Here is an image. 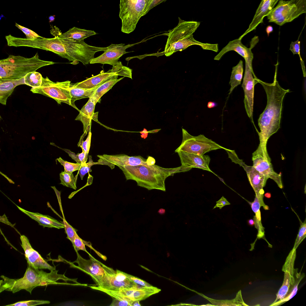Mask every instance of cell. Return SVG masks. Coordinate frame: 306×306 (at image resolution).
Wrapping results in <instances>:
<instances>
[{"instance_id": "9a60e30c", "label": "cell", "mask_w": 306, "mask_h": 306, "mask_svg": "<svg viewBox=\"0 0 306 306\" xmlns=\"http://www.w3.org/2000/svg\"><path fill=\"white\" fill-rule=\"evenodd\" d=\"M258 78L255 75L253 69L245 63V70L242 87L244 95V103L248 117L254 124L253 120L254 86L257 82Z\"/></svg>"}, {"instance_id": "11a10c76", "label": "cell", "mask_w": 306, "mask_h": 306, "mask_svg": "<svg viewBox=\"0 0 306 306\" xmlns=\"http://www.w3.org/2000/svg\"><path fill=\"white\" fill-rule=\"evenodd\" d=\"M158 212L160 215H163L165 213V209L163 208L160 209L158 211Z\"/></svg>"}, {"instance_id": "2e32d148", "label": "cell", "mask_w": 306, "mask_h": 306, "mask_svg": "<svg viewBox=\"0 0 306 306\" xmlns=\"http://www.w3.org/2000/svg\"><path fill=\"white\" fill-rule=\"evenodd\" d=\"M134 44H111L108 46V48L104 51V53L99 56L94 58L89 62L91 64L100 63L108 64L113 66L117 64L119 60L123 55L128 53L126 51L128 48L134 46Z\"/></svg>"}, {"instance_id": "277c9868", "label": "cell", "mask_w": 306, "mask_h": 306, "mask_svg": "<svg viewBox=\"0 0 306 306\" xmlns=\"http://www.w3.org/2000/svg\"><path fill=\"white\" fill-rule=\"evenodd\" d=\"M178 18L177 25L168 30V37L163 52L166 56H170L176 52L182 51L193 45H199L204 50L218 51V44L203 43L194 38L193 34L200 25V22L186 21L179 17Z\"/></svg>"}, {"instance_id": "d6a6232c", "label": "cell", "mask_w": 306, "mask_h": 306, "mask_svg": "<svg viewBox=\"0 0 306 306\" xmlns=\"http://www.w3.org/2000/svg\"><path fill=\"white\" fill-rule=\"evenodd\" d=\"M108 71L114 73L117 76L127 77L132 79V70L128 67L123 66L120 61H119L117 64L113 66L112 68L109 70Z\"/></svg>"}, {"instance_id": "f5cc1de1", "label": "cell", "mask_w": 306, "mask_h": 306, "mask_svg": "<svg viewBox=\"0 0 306 306\" xmlns=\"http://www.w3.org/2000/svg\"><path fill=\"white\" fill-rule=\"evenodd\" d=\"M140 301H135L133 302L131 306H140L141 305L140 304Z\"/></svg>"}, {"instance_id": "5b68a950", "label": "cell", "mask_w": 306, "mask_h": 306, "mask_svg": "<svg viewBox=\"0 0 306 306\" xmlns=\"http://www.w3.org/2000/svg\"><path fill=\"white\" fill-rule=\"evenodd\" d=\"M55 63L41 59L37 53L30 58L10 55L0 60V79H19L40 68Z\"/></svg>"}, {"instance_id": "8fae6325", "label": "cell", "mask_w": 306, "mask_h": 306, "mask_svg": "<svg viewBox=\"0 0 306 306\" xmlns=\"http://www.w3.org/2000/svg\"><path fill=\"white\" fill-rule=\"evenodd\" d=\"M267 143L260 141L258 148L252 154L253 166L268 179H273L279 187L282 188L281 174H278L273 169L270 158L267 151Z\"/></svg>"}, {"instance_id": "db71d44e", "label": "cell", "mask_w": 306, "mask_h": 306, "mask_svg": "<svg viewBox=\"0 0 306 306\" xmlns=\"http://www.w3.org/2000/svg\"><path fill=\"white\" fill-rule=\"evenodd\" d=\"M248 224L251 226H253L254 225V221L253 219H250L247 221Z\"/></svg>"}, {"instance_id": "ee69618b", "label": "cell", "mask_w": 306, "mask_h": 306, "mask_svg": "<svg viewBox=\"0 0 306 306\" xmlns=\"http://www.w3.org/2000/svg\"><path fill=\"white\" fill-rule=\"evenodd\" d=\"M127 276L128 278L131 281L138 284L146 287H150L152 286L151 284H150L147 282L138 278L127 273Z\"/></svg>"}, {"instance_id": "1f68e13d", "label": "cell", "mask_w": 306, "mask_h": 306, "mask_svg": "<svg viewBox=\"0 0 306 306\" xmlns=\"http://www.w3.org/2000/svg\"><path fill=\"white\" fill-rule=\"evenodd\" d=\"M42 78L39 73L35 71L30 72L24 77L25 84L32 88L40 86L42 84Z\"/></svg>"}, {"instance_id": "603a6c76", "label": "cell", "mask_w": 306, "mask_h": 306, "mask_svg": "<svg viewBox=\"0 0 306 306\" xmlns=\"http://www.w3.org/2000/svg\"><path fill=\"white\" fill-rule=\"evenodd\" d=\"M96 104L92 98H89L88 101L82 107L75 119V120L82 122L83 125L84 134L85 135L91 129L92 120H97L98 114H96L98 112L94 113Z\"/></svg>"}, {"instance_id": "4dcf8cb0", "label": "cell", "mask_w": 306, "mask_h": 306, "mask_svg": "<svg viewBox=\"0 0 306 306\" xmlns=\"http://www.w3.org/2000/svg\"><path fill=\"white\" fill-rule=\"evenodd\" d=\"M243 73V62L242 60H240L237 65L232 68L229 82L230 88L229 95L232 93L235 87L241 84Z\"/></svg>"}, {"instance_id": "e575fe53", "label": "cell", "mask_w": 306, "mask_h": 306, "mask_svg": "<svg viewBox=\"0 0 306 306\" xmlns=\"http://www.w3.org/2000/svg\"><path fill=\"white\" fill-rule=\"evenodd\" d=\"M56 160H57L63 166L64 172L66 173H72L75 171L79 170L82 166V164L77 163H74L65 161L60 157L56 159Z\"/></svg>"}, {"instance_id": "cb8c5ba5", "label": "cell", "mask_w": 306, "mask_h": 306, "mask_svg": "<svg viewBox=\"0 0 306 306\" xmlns=\"http://www.w3.org/2000/svg\"><path fill=\"white\" fill-rule=\"evenodd\" d=\"M18 208L31 219L37 222L44 227L55 228L58 229L64 228V225L61 222L48 215H44L38 212L27 211L17 206Z\"/></svg>"}, {"instance_id": "b9f144b4", "label": "cell", "mask_w": 306, "mask_h": 306, "mask_svg": "<svg viewBox=\"0 0 306 306\" xmlns=\"http://www.w3.org/2000/svg\"><path fill=\"white\" fill-rule=\"evenodd\" d=\"M298 39L295 42H292L290 44V50L291 51L293 54H298L300 58L301 64L302 67L304 66V61L302 60L300 54V42L299 41V37Z\"/></svg>"}, {"instance_id": "484cf974", "label": "cell", "mask_w": 306, "mask_h": 306, "mask_svg": "<svg viewBox=\"0 0 306 306\" xmlns=\"http://www.w3.org/2000/svg\"><path fill=\"white\" fill-rule=\"evenodd\" d=\"M25 84L24 78L17 80L0 79V103L6 105L8 98L17 86Z\"/></svg>"}, {"instance_id": "d4e9b609", "label": "cell", "mask_w": 306, "mask_h": 306, "mask_svg": "<svg viewBox=\"0 0 306 306\" xmlns=\"http://www.w3.org/2000/svg\"><path fill=\"white\" fill-rule=\"evenodd\" d=\"M117 75L115 74L108 72H104L103 71L99 74L80 82L72 85L74 87L86 89L94 88L102 84L107 81L115 77Z\"/></svg>"}, {"instance_id": "5bb4252c", "label": "cell", "mask_w": 306, "mask_h": 306, "mask_svg": "<svg viewBox=\"0 0 306 306\" xmlns=\"http://www.w3.org/2000/svg\"><path fill=\"white\" fill-rule=\"evenodd\" d=\"M99 159L96 164L107 165L111 169L114 168L115 166H135L140 165H150L148 158L145 159L141 156H129L126 154L109 155L104 154L97 155Z\"/></svg>"}, {"instance_id": "7dc6e473", "label": "cell", "mask_w": 306, "mask_h": 306, "mask_svg": "<svg viewBox=\"0 0 306 306\" xmlns=\"http://www.w3.org/2000/svg\"><path fill=\"white\" fill-rule=\"evenodd\" d=\"M0 222H2V223H4L5 224L10 226L14 228V226L15 225V224H12L9 221L7 217H6L5 214H4L2 216H0Z\"/></svg>"}, {"instance_id": "d590c367", "label": "cell", "mask_w": 306, "mask_h": 306, "mask_svg": "<svg viewBox=\"0 0 306 306\" xmlns=\"http://www.w3.org/2000/svg\"><path fill=\"white\" fill-rule=\"evenodd\" d=\"M50 302L43 300H31L19 301L6 306H33L40 305L49 304Z\"/></svg>"}, {"instance_id": "d6986e66", "label": "cell", "mask_w": 306, "mask_h": 306, "mask_svg": "<svg viewBox=\"0 0 306 306\" xmlns=\"http://www.w3.org/2000/svg\"><path fill=\"white\" fill-rule=\"evenodd\" d=\"M160 291V289L152 286L146 287L135 283L132 287L117 291L123 296L133 302L145 299Z\"/></svg>"}, {"instance_id": "44dd1931", "label": "cell", "mask_w": 306, "mask_h": 306, "mask_svg": "<svg viewBox=\"0 0 306 306\" xmlns=\"http://www.w3.org/2000/svg\"><path fill=\"white\" fill-rule=\"evenodd\" d=\"M181 165L189 168L201 169L214 174L209 167L210 158L208 155H199L184 152H179Z\"/></svg>"}, {"instance_id": "30bf717a", "label": "cell", "mask_w": 306, "mask_h": 306, "mask_svg": "<svg viewBox=\"0 0 306 306\" xmlns=\"http://www.w3.org/2000/svg\"><path fill=\"white\" fill-rule=\"evenodd\" d=\"M182 142L180 146L175 151V152L182 151L203 155L211 151L226 149L203 134L194 136L184 128H182Z\"/></svg>"}, {"instance_id": "f1b7e54d", "label": "cell", "mask_w": 306, "mask_h": 306, "mask_svg": "<svg viewBox=\"0 0 306 306\" xmlns=\"http://www.w3.org/2000/svg\"><path fill=\"white\" fill-rule=\"evenodd\" d=\"M101 85H99L93 88L86 89L76 88L74 87L71 84L70 91L71 97L72 106L76 108L74 104V102L76 100L84 98H89L91 97L97 88Z\"/></svg>"}, {"instance_id": "4316f807", "label": "cell", "mask_w": 306, "mask_h": 306, "mask_svg": "<svg viewBox=\"0 0 306 306\" xmlns=\"http://www.w3.org/2000/svg\"><path fill=\"white\" fill-rule=\"evenodd\" d=\"M91 288L103 292L110 296L112 298L111 306H131L133 302L123 296L118 291L104 289L95 285L88 286Z\"/></svg>"}, {"instance_id": "3957f363", "label": "cell", "mask_w": 306, "mask_h": 306, "mask_svg": "<svg viewBox=\"0 0 306 306\" xmlns=\"http://www.w3.org/2000/svg\"><path fill=\"white\" fill-rule=\"evenodd\" d=\"M118 167L122 170L127 180H133L137 185L148 190L156 189L166 191L165 180L176 173L187 172L184 166L165 168L154 164L145 166H125Z\"/></svg>"}, {"instance_id": "c3c4849f", "label": "cell", "mask_w": 306, "mask_h": 306, "mask_svg": "<svg viewBox=\"0 0 306 306\" xmlns=\"http://www.w3.org/2000/svg\"><path fill=\"white\" fill-rule=\"evenodd\" d=\"M140 132L141 134L140 136L142 138L145 139L148 137L149 132L146 128H144L143 130L140 131Z\"/></svg>"}, {"instance_id": "60d3db41", "label": "cell", "mask_w": 306, "mask_h": 306, "mask_svg": "<svg viewBox=\"0 0 306 306\" xmlns=\"http://www.w3.org/2000/svg\"><path fill=\"white\" fill-rule=\"evenodd\" d=\"M15 26L19 29L22 30L25 35L26 39H34L38 38H43L33 30L23 26L20 25L16 23Z\"/></svg>"}, {"instance_id": "ac0fdd59", "label": "cell", "mask_w": 306, "mask_h": 306, "mask_svg": "<svg viewBox=\"0 0 306 306\" xmlns=\"http://www.w3.org/2000/svg\"><path fill=\"white\" fill-rule=\"evenodd\" d=\"M242 167L246 172L250 183L255 192V196L260 201L264 209L266 210L269 209L268 206L264 204L263 199L264 192L263 188L268 178L253 166H247L244 163Z\"/></svg>"}, {"instance_id": "680465c9", "label": "cell", "mask_w": 306, "mask_h": 306, "mask_svg": "<svg viewBox=\"0 0 306 306\" xmlns=\"http://www.w3.org/2000/svg\"><path fill=\"white\" fill-rule=\"evenodd\" d=\"M160 130V129L154 130L151 131H150L149 132L156 133L159 131Z\"/></svg>"}, {"instance_id": "6f0895ef", "label": "cell", "mask_w": 306, "mask_h": 306, "mask_svg": "<svg viewBox=\"0 0 306 306\" xmlns=\"http://www.w3.org/2000/svg\"><path fill=\"white\" fill-rule=\"evenodd\" d=\"M264 196L266 198H269L271 197V194L269 192H267L264 194Z\"/></svg>"}, {"instance_id": "7a4b0ae2", "label": "cell", "mask_w": 306, "mask_h": 306, "mask_svg": "<svg viewBox=\"0 0 306 306\" xmlns=\"http://www.w3.org/2000/svg\"><path fill=\"white\" fill-rule=\"evenodd\" d=\"M58 271V270H51L50 273H47L28 265L23 276L21 278L12 279L1 276L2 280L0 281V292L5 290L15 293L24 290L31 294L33 290L39 286L49 284H74L57 281L59 280H62L66 282L67 281H71L80 284L77 282V279L67 278L65 276V273L59 274Z\"/></svg>"}, {"instance_id": "9c48e42d", "label": "cell", "mask_w": 306, "mask_h": 306, "mask_svg": "<svg viewBox=\"0 0 306 306\" xmlns=\"http://www.w3.org/2000/svg\"><path fill=\"white\" fill-rule=\"evenodd\" d=\"M71 81L54 82L46 76L43 77L42 85L39 87L32 88V93L39 94L53 98L58 104L63 102L72 106L70 91Z\"/></svg>"}, {"instance_id": "4fadbf2b", "label": "cell", "mask_w": 306, "mask_h": 306, "mask_svg": "<svg viewBox=\"0 0 306 306\" xmlns=\"http://www.w3.org/2000/svg\"><path fill=\"white\" fill-rule=\"evenodd\" d=\"M102 265L105 270V276L100 285L97 286L107 290L119 291L132 287L135 283L128 278L127 273L117 270H115L103 264Z\"/></svg>"}, {"instance_id": "e0dca14e", "label": "cell", "mask_w": 306, "mask_h": 306, "mask_svg": "<svg viewBox=\"0 0 306 306\" xmlns=\"http://www.w3.org/2000/svg\"><path fill=\"white\" fill-rule=\"evenodd\" d=\"M21 246L25 253V258L28 265L39 270H55V267L51 266L36 250L32 247L29 240L25 235H21Z\"/></svg>"}, {"instance_id": "816d5d0a", "label": "cell", "mask_w": 306, "mask_h": 306, "mask_svg": "<svg viewBox=\"0 0 306 306\" xmlns=\"http://www.w3.org/2000/svg\"><path fill=\"white\" fill-rule=\"evenodd\" d=\"M216 103L212 101H209L207 103V107L209 108H213L217 106Z\"/></svg>"}, {"instance_id": "52a82bcc", "label": "cell", "mask_w": 306, "mask_h": 306, "mask_svg": "<svg viewBox=\"0 0 306 306\" xmlns=\"http://www.w3.org/2000/svg\"><path fill=\"white\" fill-rule=\"evenodd\" d=\"M153 0H120L119 16L121 31L130 33L134 30L140 18L149 11Z\"/></svg>"}, {"instance_id": "ab89813d", "label": "cell", "mask_w": 306, "mask_h": 306, "mask_svg": "<svg viewBox=\"0 0 306 306\" xmlns=\"http://www.w3.org/2000/svg\"><path fill=\"white\" fill-rule=\"evenodd\" d=\"M87 242V241L82 239L77 234L72 244L76 251L82 250L85 252L88 255H90V253L86 250L85 246L86 245Z\"/></svg>"}, {"instance_id": "74e56055", "label": "cell", "mask_w": 306, "mask_h": 306, "mask_svg": "<svg viewBox=\"0 0 306 306\" xmlns=\"http://www.w3.org/2000/svg\"><path fill=\"white\" fill-rule=\"evenodd\" d=\"M63 220V221L61 222L64 225L65 232L67 235V238L69 239L72 243L77 234L76 232L77 230L69 224L64 218Z\"/></svg>"}, {"instance_id": "ba28073f", "label": "cell", "mask_w": 306, "mask_h": 306, "mask_svg": "<svg viewBox=\"0 0 306 306\" xmlns=\"http://www.w3.org/2000/svg\"><path fill=\"white\" fill-rule=\"evenodd\" d=\"M306 13V0H280L266 16L269 22L280 26Z\"/></svg>"}, {"instance_id": "6da1fadb", "label": "cell", "mask_w": 306, "mask_h": 306, "mask_svg": "<svg viewBox=\"0 0 306 306\" xmlns=\"http://www.w3.org/2000/svg\"><path fill=\"white\" fill-rule=\"evenodd\" d=\"M278 62L276 69L273 82L267 83L257 79L258 83L263 86L267 99L266 107L258 120L260 131L258 132L260 141L267 143L269 138L280 128L282 102L286 94L290 92L279 85L277 79Z\"/></svg>"}, {"instance_id": "f546056e", "label": "cell", "mask_w": 306, "mask_h": 306, "mask_svg": "<svg viewBox=\"0 0 306 306\" xmlns=\"http://www.w3.org/2000/svg\"><path fill=\"white\" fill-rule=\"evenodd\" d=\"M117 75L111 79L102 84L97 89L92 96L91 97L96 104L100 102L101 97L109 90L112 88L113 86L117 82L123 79L122 77L118 79Z\"/></svg>"}, {"instance_id": "9f6ffc18", "label": "cell", "mask_w": 306, "mask_h": 306, "mask_svg": "<svg viewBox=\"0 0 306 306\" xmlns=\"http://www.w3.org/2000/svg\"><path fill=\"white\" fill-rule=\"evenodd\" d=\"M55 19V16H49V22H51L54 21Z\"/></svg>"}, {"instance_id": "8992f818", "label": "cell", "mask_w": 306, "mask_h": 306, "mask_svg": "<svg viewBox=\"0 0 306 306\" xmlns=\"http://www.w3.org/2000/svg\"><path fill=\"white\" fill-rule=\"evenodd\" d=\"M296 250L292 249L287 257L282 270L284 273L282 285L276 294V298L270 306L281 305L288 301L297 293L298 285L304 278V273H298L294 268Z\"/></svg>"}, {"instance_id": "ffe728a7", "label": "cell", "mask_w": 306, "mask_h": 306, "mask_svg": "<svg viewBox=\"0 0 306 306\" xmlns=\"http://www.w3.org/2000/svg\"><path fill=\"white\" fill-rule=\"evenodd\" d=\"M234 51L244 59L245 63L251 68H252V61L253 54L251 48H248L243 44L241 40L239 38L230 41L214 57L216 60H220L222 56L228 52Z\"/></svg>"}, {"instance_id": "7bdbcfd3", "label": "cell", "mask_w": 306, "mask_h": 306, "mask_svg": "<svg viewBox=\"0 0 306 306\" xmlns=\"http://www.w3.org/2000/svg\"><path fill=\"white\" fill-rule=\"evenodd\" d=\"M88 136L86 139L85 141H83L82 144L79 146L82 148V150H84L86 153L88 154L90 147L92 134L91 129L88 131Z\"/></svg>"}, {"instance_id": "7402d4cb", "label": "cell", "mask_w": 306, "mask_h": 306, "mask_svg": "<svg viewBox=\"0 0 306 306\" xmlns=\"http://www.w3.org/2000/svg\"><path fill=\"white\" fill-rule=\"evenodd\" d=\"M279 0H262L256 10L253 20L250 24L249 27L239 39L241 40L245 35L250 32L256 29L257 26L263 22L264 17L274 7L279 1Z\"/></svg>"}, {"instance_id": "8d00e7d4", "label": "cell", "mask_w": 306, "mask_h": 306, "mask_svg": "<svg viewBox=\"0 0 306 306\" xmlns=\"http://www.w3.org/2000/svg\"><path fill=\"white\" fill-rule=\"evenodd\" d=\"M298 234L296 238L293 249L296 250L299 245L306 236V219L303 223L301 221Z\"/></svg>"}, {"instance_id": "7c38bea8", "label": "cell", "mask_w": 306, "mask_h": 306, "mask_svg": "<svg viewBox=\"0 0 306 306\" xmlns=\"http://www.w3.org/2000/svg\"><path fill=\"white\" fill-rule=\"evenodd\" d=\"M77 258L73 262H68L70 267L78 269L89 275L96 284L99 285L102 282L105 275L102 263L94 258L91 254L88 255L89 259L82 258L78 251H76Z\"/></svg>"}, {"instance_id": "83f0119b", "label": "cell", "mask_w": 306, "mask_h": 306, "mask_svg": "<svg viewBox=\"0 0 306 306\" xmlns=\"http://www.w3.org/2000/svg\"><path fill=\"white\" fill-rule=\"evenodd\" d=\"M97 33L94 30L82 29L75 27L70 28L59 36L60 38H67L76 41H80Z\"/></svg>"}, {"instance_id": "836d02e7", "label": "cell", "mask_w": 306, "mask_h": 306, "mask_svg": "<svg viewBox=\"0 0 306 306\" xmlns=\"http://www.w3.org/2000/svg\"><path fill=\"white\" fill-rule=\"evenodd\" d=\"M59 176L60 184L75 190L76 189L75 179L72 173H68L62 171Z\"/></svg>"}, {"instance_id": "681fc988", "label": "cell", "mask_w": 306, "mask_h": 306, "mask_svg": "<svg viewBox=\"0 0 306 306\" xmlns=\"http://www.w3.org/2000/svg\"><path fill=\"white\" fill-rule=\"evenodd\" d=\"M163 1H165V0H153L152 3L149 7V10Z\"/></svg>"}, {"instance_id": "f6af8a7d", "label": "cell", "mask_w": 306, "mask_h": 306, "mask_svg": "<svg viewBox=\"0 0 306 306\" xmlns=\"http://www.w3.org/2000/svg\"><path fill=\"white\" fill-rule=\"evenodd\" d=\"M216 204L213 209L217 207H219L220 209H221L224 206L230 204L223 196H222L218 201H216Z\"/></svg>"}, {"instance_id": "f35d334b", "label": "cell", "mask_w": 306, "mask_h": 306, "mask_svg": "<svg viewBox=\"0 0 306 306\" xmlns=\"http://www.w3.org/2000/svg\"><path fill=\"white\" fill-rule=\"evenodd\" d=\"M89 161L88 163H85L82 164L81 168L79 170L78 173L81 179L82 180L84 176L87 173L91 172V166L96 165V162H94L91 156H89Z\"/></svg>"}, {"instance_id": "f907efd6", "label": "cell", "mask_w": 306, "mask_h": 306, "mask_svg": "<svg viewBox=\"0 0 306 306\" xmlns=\"http://www.w3.org/2000/svg\"><path fill=\"white\" fill-rule=\"evenodd\" d=\"M273 28L271 25H268L266 29V31L268 36H269L270 34L273 31Z\"/></svg>"}, {"instance_id": "bcb514c9", "label": "cell", "mask_w": 306, "mask_h": 306, "mask_svg": "<svg viewBox=\"0 0 306 306\" xmlns=\"http://www.w3.org/2000/svg\"><path fill=\"white\" fill-rule=\"evenodd\" d=\"M60 148L67 152L69 154V156L71 157L77 163L82 164V163L80 160L79 157L77 154H75L74 153L71 152L69 150L66 149H63L61 148Z\"/></svg>"}]
</instances>
